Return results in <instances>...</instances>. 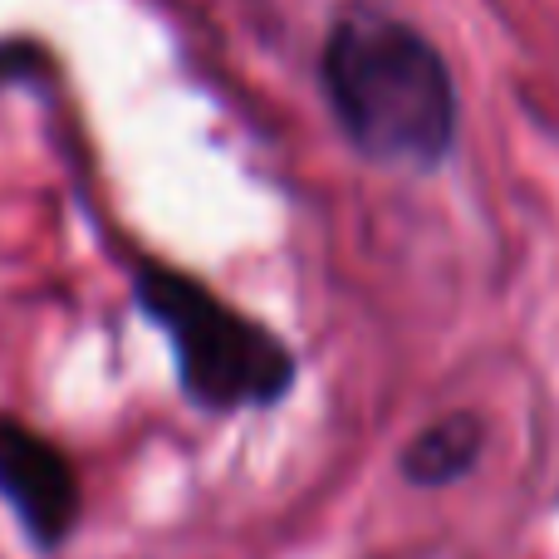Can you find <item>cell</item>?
<instances>
[{
    "label": "cell",
    "instance_id": "1",
    "mask_svg": "<svg viewBox=\"0 0 559 559\" xmlns=\"http://www.w3.org/2000/svg\"><path fill=\"white\" fill-rule=\"evenodd\" d=\"M329 114L358 157L403 173H437L456 147L462 94L442 49L403 15L354 5L319 55Z\"/></svg>",
    "mask_w": 559,
    "mask_h": 559
},
{
    "label": "cell",
    "instance_id": "2",
    "mask_svg": "<svg viewBox=\"0 0 559 559\" xmlns=\"http://www.w3.org/2000/svg\"><path fill=\"white\" fill-rule=\"evenodd\" d=\"M138 309L163 329L187 403L202 413H251L289 397L299 358L271 324L241 314L202 280L143 261L133 271Z\"/></svg>",
    "mask_w": 559,
    "mask_h": 559
},
{
    "label": "cell",
    "instance_id": "3",
    "mask_svg": "<svg viewBox=\"0 0 559 559\" xmlns=\"http://www.w3.org/2000/svg\"><path fill=\"white\" fill-rule=\"evenodd\" d=\"M0 506L39 555H59L84 515L79 472L45 432L0 413Z\"/></svg>",
    "mask_w": 559,
    "mask_h": 559
},
{
    "label": "cell",
    "instance_id": "4",
    "mask_svg": "<svg viewBox=\"0 0 559 559\" xmlns=\"http://www.w3.org/2000/svg\"><path fill=\"white\" fill-rule=\"evenodd\" d=\"M486 452V432L476 413H447L437 423H427L417 437H407L397 472L407 476V486L417 491H437V486H456L462 476L476 472Z\"/></svg>",
    "mask_w": 559,
    "mask_h": 559
}]
</instances>
